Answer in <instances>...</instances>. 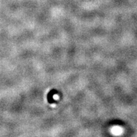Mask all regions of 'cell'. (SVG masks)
I'll return each instance as SVG.
<instances>
[{
    "label": "cell",
    "mask_w": 137,
    "mask_h": 137,
    "mask_svg": "<svg viewBox=\"0 0 137 137\" xmlns=\"http://www.w3.org/2000/svg\"><path fill=\"white\" fill-rule=\"evenodd\" d=\"M124 130L121 126H114L112 127L110 129V132L112 135H116V136H119V135H121L123 133Z\"/></svg>",
    "instance_id": "obj_1"
}]
</instances>
